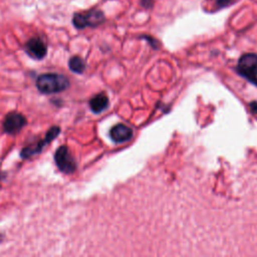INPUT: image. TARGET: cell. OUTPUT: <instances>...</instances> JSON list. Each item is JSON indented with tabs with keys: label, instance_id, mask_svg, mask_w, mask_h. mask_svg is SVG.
<instances>
[{
	"label": "cell",
	"instance_id": "2",
	"mask_svg": "<svg viewBox=\"0 0 257 257\" xmlns=\"http://www.w3.org/2000/svg\"><path fill=\"white\" fill-rule=\"evenodd\" d=\"M104 21V14L98 9H90L84 12H78L73 15L72 23L77 29L85 27H96Z\"/></svg>",
	"mask_w": 257,
	"mask_h": 257
},
{
	"label": "cell",
	"instance_id": "11",
	"mask_svg": "<svg viewBox=\"0 0 257 257\" xmlns=\"http://www.w3.org/2000/svg\"><path fill=\"white\" fill-rule=\"evenodd\" d=\"M238 0H212V7L215 9H222L227 6L233 5Z\"/></svg>",
	"mask_w": 257,
	"mask_h": 257
},
{
	"label": "cell",
	"instance_id": "4",
	"mask_svg": "<svg viewBox=\"0 0 257 257\" xmlns=\"http://www.w3.org/2000/svg\"><path fill=\"white\" fill-rule=\"evenodd\" d=\"M60 133V128L59 126H51L49 128V131L46 133L45 135V138L44 140H40L38 143H36L35 145H32V146H28V147H25L21 150L20 152V156L21 158L23 159H27V158H30L31 156L33 155H36V154H39L43 148L49 144L50 142H52Z\"/></svg>",
	"mask_w": 257,
	"mask_h": 257
},
{
	"label": "cell",
	"instance_id": "10",
	"mask_svg": "<svg viewBox=\"0 0 257 257\" xmlns=\"http://www.w3.org/2000/svg\"><path fill=\"white\" fill-rule=\"evenodd\" d=\"M68 66L75 73H82L85 69V63L79 56H72L68 61Z\"/></svg>",
	"mask_w": 257,
	"mask_h": 257
},
{
	"label": "cell",
	"instance_id": "6",
	"mask_svg": "<svg viewBox=\"0 0 257 257\" xmlns=\"http://www.w3.org/2000/svg\"><path fill=\"white\" fill-rule=\"evenodd\" d=\"M25 52L34 59H42L47 53L46 44L39 37L30 38L24 45Z\"/></svg>",
	"mask_w": 257,
	"mask_h": 257
},
{
	"label": "cell",
	"instance_id": "13",
	"mask_svg": "<svg viewBox=\"0 0 257 257\" xmlns=\"http://www.w3.org/2000/svg\"><path fill=\"white\" fill-rule=\"evenodd\" d=\"M2 239H3V236H2V235H1V234H0V242H1V241H2Z\"/></svg>",
	"mask_w": 257,
	"mask_h": 257
},
{
	"label": "cell",
	"instance_id": "3",
	"mask_svg": "<svg viewBox=\"0 0 257 257\" xmlns=\"http://www.w3.org/2000/svg\"><path fill=\"white\" fill-rule=\"evenodd\" d=\"M237 71L257 85V54L246 53L242 55L238 60Z\"/></svg>",
	"mask_w": 257,
	"mask_h": 257
},
{
	"label": "cell",
	"instance_id": "7",
	"mask_svg": "<svg viewBox=\"0 0 257 257\" xmlns=\"http://www.w3.org/2000/svg\"><path fill=\"white\" fill-rule=\"evenodd\" d=\"M26 124V118L24 115L18 112H11L6 115L3 121V128L7 134L14 135L21 131V128Z\"/></svg>",
	"mask_w": 257,
	"mask_h": 257
},
{
	"label": "cell",
	"instance_id": "5",
	"mask_svg": "<svg viewBox=\"0 0 257 257\" xmlns=\"http://www.w3.org/2000/svg\"><path fill=\"white\" fill-rule=\"evenodd\" d=\"M54 161L57 166V168L65 173V174H71L75 171L76 165L71 157L68 148L66 146H60L54 154Z\"/></svg>",
	"mask_w": 257,
	"mask_h": 257
},
{
	"label": "cell",
	"instance_id": "8",
	"mask_svg": "<svg viewBox=\"0 0 257 257\" xmlns=\"http://www.w3.org/2000/svg\"><path fill=\"white\" fill-rule=\"evenodd\" d=\"M109 137L114 143H117V144L124 143L132 139L133 131L132 128H130L128 126L122 123H117L110 128Z\"/></svg>",
	"mask_w": 257,
	"mask_h": 257
},
{
	"label": "cell",
	"instance_id": "9",
	"mask_svg": "<svg viewBox=\"0 0 257 257\" xmlns=\"http://www.w3.org/2000/svg\"><path fill=\"white\" fill-rule=\"evenodd\" d=\"M108 105V97L104 92L97 93L89 100V107L94 113L103 111Z\"/></svg>",
	"mask_w": 257,
	"mask_h": 257
},
{
	"label": "cell",
	"instance_id": "1",
	"mask_svg": "<svg viewBox=\"0 0 257 257\" xmlns=\"http://www.w3.org/2000/svg\"><path fill=\"white\" fill-rule=\"evenodd\" d=\"M36 86L42 93H56L65 90L69 86V80L62 74L44 73L37 77Z\"/></svg>",
	"mask_w": 257,
	"mask_h": 257
},
{
	"label": "cell",
	"instance_id": "12",
	"mask_svg": "<svg viewBox=\"0 0 257 257\" xmlns=\"http://www.w3.org/2000/svg\"><path fill=\"white\" fill-rule=\"evenodd\" d=\"M250 106H251V109H252L254 112H256V113H257V101H253V102H251Z\"/></svg>",
	"mask_w": 257,
	"mask_h": 257
}]
</instances>
